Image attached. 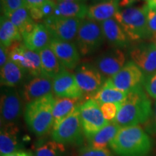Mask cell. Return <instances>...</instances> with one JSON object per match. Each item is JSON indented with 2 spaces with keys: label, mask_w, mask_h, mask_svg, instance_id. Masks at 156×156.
I'll list each match as a JSON object with an SVG mask.
<instances>
[{
  "label": "cell",
  "mask_w": 156,
  "mask_h": 156,
  "mask_svg": "<svg viewBox=\"0 0 156 156\" xmlns=\"http://www.w3.org/2000/svg\"><path fill=\"white\" fill-rule=\"evenodd\" d=\"M46 0H24L25 7L28 9L33 7H40Z\"/></svg>",
  "instance_id": "40"
},
{
  "label": "cell",
  "mask_w": 156,
  "mask_h": 156,
  "mask_svg": "<svg viewBox=\"0 0 156 156\" xmlns=\"http://www.w3.org/2000/svg\"><path fill=\"white\" fill-rule=\"evenodd\" d=\"M104 35L100 23L91 20H81L76 37V46L82 56L90 55L102 46Z\"/></svg>",
  "instance_id": "7"
},
{
  "label": "cell",
  "mask_w": 156,
  "mask_h": 156,
  "mask_svg": "<svg viewBox=\"0 0 156 156\" xmlns=\"http://www.w3.org/2000/svg\"><path fill=\"white\" fill-rule=\"evenodd\" d=\"M146 16H147L148 29H149L151 39L156 40V11L149 8L145 5Z\"/></svg>",
  "instance_id": "34"
},
{
  "label": "cell",
  "mask_w": 156,
  "mask_h": 156,
  "mask_svg": "<svg viewBox=\"0 0 156 156\" xmlns=\"http://www.w3.org/2000/svg\"><path fill=\"white\" fill-rule=\"evenodd\" d=\"M0 78L2 86L15 87L24 83L27 77L20 67L8 59L5 65L1 68Z\"/></svg>",
  "instance_id": "24"
},
{
  "label": "cell",
  "mask_w": 156,
  "mask_h": 156,
  "mask_svg": "<svg viewBox=\"0 0 156 156\" xmlns=\"http://www.w3.org/2000/svg\"><path fill=\"white\" fill-rule=\"evenodd\" d=\"M65 147L54 140L42 142L36 146L34 156H64Z\"/></svg>",
  "instance_id": "30"
},
{
  "label": "cell",
  "mask_w": 156,
  "mask_h": 156,
  "mask_svg": "<svg viewBox=\"0 0 156 156\" xmlns=\"http://www.w3.org/2000/svg\"><path fill=\"white\" fill-rule=\"evenodd\" d=\"M144 87L148 95L156 100V71L145 76Z\"/></svg>",
  "instance_id": "35"
},
{
  "label": "cell",
  "mask_w": 156,
  "mask_h": 156,
  "mask_svg": "<svg viewBox=\"0 0 156 156\" xmlns=\"http://www.w3.org/2000/svg\"><path fill=\"white\" fill-rule=\"evenodd\" d=\"M22 35L19 29L5 15L1 16L0 22V42L1 46L8 48L15 41H21Z\"/></svg>",
  "instance_id": "29"
},
{
  "label": "cell",
  "mask_w": 156,
  "mask_h": 156,
  "mask_svg": "<svg viewBox=\"0 0 156 156\" xmlns=\"http://www.w3.org/2000/svg\"><path fill=\"white\" fill-rule=\"evenodd\" d=\"M146 131L152 134L156 135V102L154 104L153 113L150 119L145 123Z\"/></svg>",
  "instance_id": "37"
},
{
  "label": "cell",
  "mask_w": 156,
  "mask_h": 156,
  "mask_svg": "<svg viewBox=\"0 0 156 156\" xmlns=\"http://www.w3.org/2000/svg\"><path fill=\"white\" fill-rule=\"evenodd\" d=\"M38 53L41 57L43 75L54 79L65 69L49 46L44 48Z\"/></svg>",
  "instance_id": "25"
},
{
  "label": "cell",
  "mask_w": 156,
  "mask_h": 156,
  "mask_svg": "<svg viewBox=\"0 0 156 156\" xmlns=\"http://www.w3.org/2000/svg\"><path fill=\"white\" fill-rule=\"evenodd\" d=\"M5 156H34L29 152H25L23 151H19L14 152V153L8 154V155H6Z\"/></svg>",
  "instance_id": "41"
},
{
  "label": "cell",
  "mask_w": 156,
  "mask_h": 156,
  "mask_svg": "<svg viewBox=\"0 0 156 156\" xmlns=\"http://www.w3.org/2000/svg\"><path fill=\"white\" fill-rule=\"evenodd\" d=\"M80 106L52 128V140L64 146L77 145L83 143L85 134L81 124Z\"/></svg>",
  "instance_id": "5"
},
{
  "label": "cell",
  "mask_w": 156,
  "mask_h": 156,
  "mask_svg": "<svg viewBox=\"0 0 156 156\" xmlns=\"http://www.w3.org/2000/svg\"><path fill=\"white\" fill-rule=\"evenodd\" d=\"M88 7L85 3L76 2H58L53 15L83 20L86 17Z\"/></svg>",
  "instance_id": "27"
},
{
  "label": "cell",
  "mask_w": 156,
  "mask_h": 156,
  "mask_svg": "<svg viewBox=\"0 0 156 156\" xmlns=\"http://www.w3.org/2000/svg\"><path fill=\"white\" fill-rule=\"evenodd\" d=\"M29 12H30V15L34 20H40L44 19V16L43 14L41 9L40 7H33V8L28 9Z\"/></svg>",
  "instance_id": "38"
},
{
  "label": "cell",
  "mask_w": 156,
  "mask_h": 156,
  "mask_svg": "<svg viewBox=\"0 0 156 156\" xmlns=\"http://www.w3.org/2000/svg\"><path fill=\"white\" fill-rule=\"evenodd\" d=\"M53 93L57 98H82L83 96L75 75L66 69L53 79Z\"/></svg>",
  "instance_id": "17"
},
{
  "label": "cell",
  "mask_w": 156,
  "mask_h": 156,
  "mask_svg": "<svg viewBox=\"0 0 156 156\" xmlns=\"http://www.w3.org/2000/svg\"><path fill=\"white\" fill-rule=\"evenodd\" d=\"M105 39L114 48H124L129 44L125 32L114 18H111L101 23Z\"/></svg>",
  "instance_id": "19"
},
{
  "label": "cell",
  "mask_w": 156,
  "mask_h": 156,
  "mask_svg": "<svg viewBox=\"0 0 156 156\" xmlns=\"http://www.w3.org/2000/svg\"><path fill=\"white\" fill-rule=\"evenodd\" d=\"M55 98L51 93L27 103L24 112L25 123L29 129L36 136H44L53 128Z\"/></svg>",
  "instance_id": "3"
},
{
  "label": "cell",
  "mask_w": 156,
  "mask_h": 156,
  "mask_svg": "<svg viewBox=\"0 0 156 156\" xmlns=\"http://www.w3.org/2000/svg\"><path fill=\"white\" fill-rule=\"evenodd\" d=\"M122 103H103L100 105L101 112L104 116V118L108 121V122H114L116 119V115L118 114L119 110Z\"/></svg>",
  "instance_id": "31"
},
{
  "label": "cell",
  "mask_w": 156,
  "mask_h": 156,
  "mask_svg": "<svg viewBox=\"0 0 156 156\" xmlns=\"http://www.w3.org/2000/svg\"><path fill=\"white\" fill-rule=\"evenodd\" d=\"M23 98L15 87H5L1 91V126L16 124L22 114Z\"/></svg>",
  "instance_id": "9"
},
{
  "label": "cell",
  "mask_w": 156,
  "mask_h": 156,
  "mask_svg": "<svg viewBox=\"0 0 156 156\" xmlns=\"http://www.w3.org/2000/svg\"><path fill=\"white\" fill-rule=\"evenodd\" d=\"M120 129V126L115 122H108L96 133L87 137L89 146L96 149H107L108 147H110L111 142L116 136Z\"/></svg>",
  "instance_id": "23"
},
{
  "label": "cell",
  "mask_w": 156,
  "mask_h": 156,
  "mask_svg": "<svg viewBox=\"0 0 156 156\" xmlns=\"http://www.w3.org/2000/svg\"><path fill=\"white\" fill-rule=\"evenodd\" d=\"M25 7L24 0H1V9L2 15Z\"/></svg>",
  "instance_id": "32"
},
{
  "label": "cell",
  "mask_w": 156,
  "mask_h": 156,
  "mask_svg": "<svg viewBox=\"0 0 156 156\" xmlns=\"http://www.w3.org/2000/svg\"><path fill=\"white\" fill-rule=\"evenodd\" d=\"M82 2L86 4V0H58L57 2Z\"/></svg>",
  "instance_id": "43"
},
{
  "label": "cell",
  "mask_w": 156,
  "mask_h": 156,
  "mask_svg": "<svg viewBox=\"0 0 156 156\" xmlns=\"http://www.w3.org/2000/svg\"><path fill=\"white\" fill-rule=\"evenodd\" d=\"M51 91H53V79L41 75L25 80L20 93L23 101L28 103L51 94Z\"/></svg>",
  "instance_id": "15"
},
{
  "label": "cell",
  "mask_w": 156,
  "mask_h": 156,
  "mask_svg": "<svg viewBox=\"0 0 156 156\" xmlns=\"http://www.w3.org/2000/svg\"><path fill=\"white\" fill-rule=\"evenodd\" d=\"M127 95L128 93L116 88L112 80L107 79L103 86L91 98L96 101L99 105L108 103H122L125 101Z\"/></svg>",
  "instance_id": "22"
},
{
  "label": "cell",
  "mask_w": 156,
  "mask_h": 156,
  "mask_svg": "<svg viewBox=\"0 0 156 156\" xmlns=\"http://www.w3.org/2000/svg\"><path fill=\"white\" fill-rule=\"evenodd\" d=\"M7 48L8 58L22 69L27 79L43 75L38 52L30 50L20 41H15Z\"/></svg>",
  "instance_id": "6"
},
{
  "label": "cell",
  "mask_w": 156,
  "mask_h": 156,
  "mask_svg": "<svg viewBox=\"0 0 156 156\" xmlns=\"http://www.w3.org/2000/svg\"><path fill=\"white\" fill-rule=\"evenodd\" d=\"M80 23V19L54 15L44 20V24L48 29L51 38L69 42H72L77 37Z\"/></svg>",
  "instance_id": "10"
},
{
  "label": "cell",
  "mask_w": 156,
  "mask_h": 156,
  "mask_svg": "<svg viewBox=\"0 0 156 156\" xmlns=\"http://www.w3.org/2000/svg\"><path fill=\"white\" fill-rule=\"evenodd\" d=\"M8 53H7V48L5 46H1L0 47V67H3L8 61Z\"/></svg>",
  "instance_id": "39"
},
{
  "label": "cell",
  "mask_w": 156,
  "mask_h": 156,
  "mask_svg": "<svg viewBox=\"0 0 156 156\" xmlns=\"http://www.w3.org/2000/svg\"><path fill=\"white\" fill-rule=\"evenodd\" d=\"M23 144L20 136L17 124L1 126L0 132V155L5 156L14 152L21 151Z\"/></svg>",
  "instance_id": "18"
},
{
  "label": "cell",
  "mask_w": 156,
  "mask_h": 156,
  "mask_svg": "<svg viewBox=\"0 0 156 156\" xmlns=\"http://www.w3.org/2000/svg\"><path fill=\"white\" fill-rule=\"evenodd\" d=\"M110 148L117 156H148L153 150V141L140 125L126 126L120 129Z\"/></svg>",
  "instance_id": "1"
},
{
  "label": "cell",
  "mask_w": 156,
  "mask_h": 156,
  "mask_svg": "<svg viewBox=\"0 0 156 156\" xmlns=\"http://www.w3.org/2000/svg\"><path fill=\"white\" fill-rule=\"evenodd\" d=\"M114 19L119 23L129 41H138L143 39H151L145 6L129 7L119 10Z\"/></svg>",
  "instance_id": "4"
},
{
  "label": "cell",
  "mask_w": 156,
  "mask_h": 156,
  "mask_svg": "<svg viewBox=\"0 0 156 156\" xmlns=\"http://www.w3.org/2000/svg\"><path fill=\"white\" fill-rule=\"evenodd\" d=\"M129 55L142 71L147 75L156 71V44L140 43L129 51Z\"/></svg>",
  "instance_id": "14"
},
{
  "label": "cell",
  "mask_w": 156,
  "mask_h": 156,
  "mask_svg": "<svg viewBox=\"0 0 156 156\" xmlns=\"http://www.w3.org/2000/svg\"><path fill=\"white\" fill-rule=\"evenodd\" d=\"M90 1L92 3H93V5H94V4H97V3L101 2L106 1V0H90Z\"/></svg>",
  "instance_id": "44"
},
{
  "label": "cell",
  "mask_w": 156,
  "mask_h": 156,
  "mask_svg": "<svg viewBox=\"0 0 156 156\" xmlns=\"http://www.w3.org/2000/svg\"><path fill=\"white\" fill-rule=\"evenodd\" d=\"M80 116L86 138L93 135L108 123L103 116L100 105L92 98L85 101L80 105Z\"/></svg>",
  "instance_id": "8"
},
{
  "label": "cell",
  "mask_w": 156,
  "mask_h": 156,
  "mask_svg": "<svg viewBox=\"0 0 156 156\" xmlns=\"http://www.w3.org/2000/svg\"><path fill=\"white\" fill-rule=\"evenodd\" d=\"M146 5L149 8L153 9L156 11V0H147Z\"/></svg>",
  "instance_id": "42"
},
{
  "label": "cell",
  "mask_w": 156,
  "mask_h": 156,
  "mask_svg": "<svg viewBox=\"0 0 156 156\" xmlns=\"http://www.w3.org/2000/svg\"><path fill=\"white\" fill-rule=\"evenodd\" d=\"M126 56L122 48H113L95 58L94 65L107 79H110L126 64Z\"/></svg>",
  "instance_id": "13"
},
{
  "label": "cell",
  "mask_w": 156,
  "mask_h": 156,
  "mask_svg": "<svg viewBox=\"0 0 156 156\" xmlns=\"http://www.w3.org/2000/svg\"><path fill=\"white\" fill-rule=\"evenodd\" d=\"M74 75L83 95L91 98L100 90L106 80V78L94 64L89 63H83L78 66Z\"/></svg>",
  "instance_id": "11"
},
{
  "label": "cell",
  "mask_w": 156,
  "mask_h": 156,
  "mask_svg": "<svg viewBox=\"0 0 156 156\" xmlns=\"http://www.w3.org/2000/svg\"><path fill=\"white\" fill-rule=\"evenodd\" d=\"M152 113L151 101L141 87L128 93L125 101L121 104L114 122L121 128L145 124L151 118Z\"/></svg>",
  "instance_id": "2"
},
{
  "label": "cell",
  "mask_w": 156,
  "mask_h": 156,
  "mask_svg": "<svg viewBox=\"0 0 156 156\" xmlns=\"http://www.w3.org/2000/svg\"><path fill=\"white\" fill-rule=\"evenodd\" d=\"M49 47L53 50L64 67L69 69L77 67L80 59V54L76 44L73 42L51 38Z\"/></svg>",
  "instance_id": "16"
},
{
  "label": "cell",
  "mask_w": 156,
  "mask_h": 156,
  "mask_svg": "<svg viewBox=\"0 0 156 156\" xmlns=\"http://www.w3.org/2000/svg\"><path fill=\"white\" fill-rule=\"evenodd\" d=\"M77 156H113V154L108 148L96 149L88 145L82 147Z\"/></svg>",
  "instance_id": "33"
},
{
  "label": "cell",
  "mask_w": 156,
  "mask_h": 156,
  "mask_svg": "<svg viewBox=\"0 0 156 156\" xmlns=\"http://www.w3.org/2000/svg\"><path fill=\"white\" fill-rule=\"evenodd\" d=\"M51 1H54V2H55L56 3V2H57V1H58V0H51Z\"/></svg>",
  "instance_id": "45"
},
{
  "label": "cell",
  "mask_w": 156,
  "mask_h": 156,
  "mask_svg": "<svg viewBox=\"0 0 156 156\" xmlns=\"http://www.w3.org/2000/svg\"><path fill=\"white\" fill-rule=\"evenodd\" d=\"M56 7V3L51 0H46L43 5L41 6L40 8L41 9L43 14H44V19L53 15L54 10Z\"/></svg>",
  "instance_id": "36"
},
{
  "label": "cell",
  "mask_w": 156,
  "mask_h": 156,
  "mask_svg": "<svg viewBox=\"0 0 156 156\" xmlns=\"http://www.w3.org/2000/svg\"><path fill=\"white\" fill-rule=\"evenodd\" d=\"M145 76V73L134 62L129 61L110 79L116 88L129 93L144 86Z\"/></svg>",
  "instance_id": "12"
},
{
  "label": "cell",
  "mask_w": 156,
  "mask_h": 156,
  "mask_svg": "<svg viewBox=\"0 0 156 156\" xmlns=\"http://www.w3.org/2000/svg\"><path fill=\"white\" fill-rule=\"evenodd\" d=\"M119 10V0H106L88 7L86 17L87 19L101 23L114 17Z\"/></svg>",
  "instance_id": "21"
},
{
  "label": "cell",
  "mask_w": 156,
  "mask_h": 156,
  "mask_svg": "<svg viewBox=\"0 0 156 156\" xmlns=\"http://www.w3.org/2000/svg\"><path fill=\"white\" fill-rule=\"evenodd\" d=\"M23 44L30 50L39 52L49 46L51 36L44 24L36 23L34 28L23 36Z\"/></svg>",
  "instance_id": "20"
},
{
  "label": "cell",
  "mask_w": 156,
  "mask_h": 156,
  "mask_svg": "<svg viewBox=\"0 0 156 156\" xmlns=\"http://www.w3.org/2000/svg\"><path fill=\"white\" fill-rule=\"evenodd\" d=\"M5 16L19 29L22 37L25 34H29L36 25L34 20L31 18L28 9L25 7L7 13L5 15Z\"/></svg>",
  "instance_id": "28"
},
{
  "label": "cell",
  "mask_w": 156,
  "mask_h": 156,
  "mask_svg": "<svg viewBox=\"0 0 156 156\" xmlns=\"http://www.w3.org/2000/svg\"><path fill=\"white\" fill-rule=\"evenodd\" d=\"M81 98H55L53 108L54 126L57 125L64 119L71 114L81 103Z\"/></svg>",
  "instance_id": "26"
}]
</instances>
